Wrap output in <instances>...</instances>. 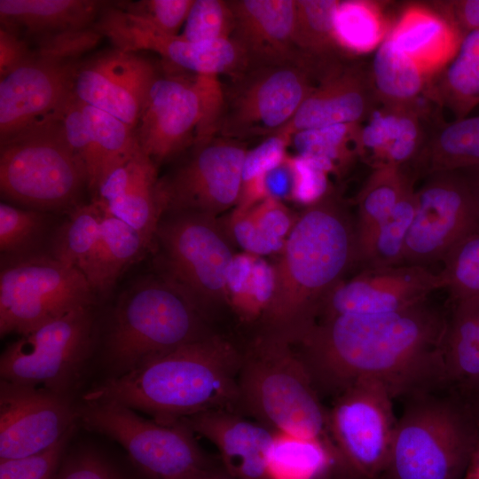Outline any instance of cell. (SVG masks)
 I'll return each mask as SVG.
<instances>
[{"instance_id": "56", "label": "cell", "mask_w": 479, "mask_h": 479, "mask_svg": "<svg viewBox=\"0 0 479 479\" xmlns=\"http://www.w3.org/2000/svg\"><path fill=\"white\" fill-rule=\"evenodd\" d=\"M198 479H233L222 467L221 463L200 476Z\"/></svg>"}, {"instance_id": "15", "label": "cell", "mask_w": 479, "mask_h": 479, "mask_svg": "<svg viewBox=\"0 0 479 479\" xmlns=\"http://www.w3.org/2000/svg\"><path fill=\"white\" fill-rule=\"evenodd\" d=\"M193 145L186 161L159 178L162 216L192 212L216 217L238 205L247 152L245 143L216 136Z\"/></svg>"}, {"instance_id": "22", "label": "cell", "mask_w": 479, "mask_h": 479, "mask_svg": "<svg viewBox=\"0 0 479 479\" xmlns=\"http://www.w3.org/2000/svg\"><path fill=\"white\" fill-rule=\"evenodd\" d=\"M158 182L157 165L138 145L106 174L92 200L105 213L131 226L153 246L162 217Z\"/></svg>"}, {"instance_id": "36", "label": "cell", "mask_w": 479, "mask_h": 479, "mask_svg": "<svg viewBox=\"0 0 479 479\" xmlns=\"http://www.w3.org/2000/svg\"><path fill=\"white\" fill-rule=\"evenodd\" d=\"M102 216L94 200L70 210L53 234L50 255L83 273L99 237Z\"/></svg>"}, {"instance_id": "41", "label": "cell", "mask_w": 479, "mask_h": 479, "mask_svg": "<svg viewBox=\"0 0 479 479\" xmlns=\"http://www.w3.org/2000/svg\"><path fill=\"white\" fill-rule=\"evenodd\" d=\"M274 289L273 267L261 259L233 268L228 279V302L245 320L262 321Z\"/></svg>"}, {"instance_id": "39", "label": "cell", "mask_w": 479, "mask_h": 479, "mask_svg": "<svg viewBox=\"0 0 479 479\" xmlns=\"http://www.w3.org/2000/svg\"><path fill=\"white\" fill-rule=\"evenodd\" d=\"M440 98L457 116L465 118L479 105V30L467 33L446 67Z\"/></svg>"}, {"instance_id": "3", "label": "cell", "mask_w": 479, "mask_h": 479, "mask_svg": "<svg viewBox=\"0 0 479 479\" xmlns=\"http://www.w3.org/2000/svg\"><path fill=\"white\" fill-rule=\"evenodd\" d=\"M357 264V226L328 192L295 221L273 267L274 289L263 331L296 340L314 322L328 293Z\"/></svg>"}, {"instance_id": "16", "label": "cell", "mask_w": 479, "mask_h": 479, "mask_svg": "<svg viewBox=\"0 0 479 479\" xmlns=\"http://www.w3.org/2000/svg\"><path fill=\"white\" fill-rule=\"evenodd\" d=\"M415 197L404 264L443 261L457 243L479 233V192L460 170L429 174Z\"/></svg>"}, {"instance_id": "58", "label": "cell", "mask_w": 479, "mask_h": 479, "mask_svg": "<svg viewBox=\"0 0 479 479\" xmlns=\"http://www.w3.org/2000/svg\"><path fill=\"white\" fill-rule=\"evenodd\" d=\"M463 400L467 404L479 424V393Z\"/></svg>"}, {"instance_id": "38", "label": "cell", "mask_w": 479, "mask_h": 479, "mask_svg": "<svg viewBox=\"0 0 479 479\" xmlns=\"http://www.w3.org/2000/svg\"><path fill=\"white\" fill-rule=\"evenodd\" d=\"M357 123L335 124L296 132L290 137L297 154L326 172L337 171L360 151Z\"/></svg>"}, {"instance_id": "44", "label": "cell", "mask_w": 479, "mask_h": 479, "mask_svg": "<svg viewBox=\"0 0 479 479\" xmlns=\"http://www.w3.org/2000/svg\"><path fill=\"white\" fill-rule=\"evenodd\" d=\"M48 224L45 212L1 202V255L19 256L36 253Z\"/></svg>"}, {"instance_id": "14", "label": "cell", "mask_w": 479, "mask_h": 479, "mask_svg": "<svg viewBox=\"0 0 479 479\" xmlns=\"http://www.w3.org/2000/svg\"><path fill=\"white\" fill-rule=\"evenodd\" d=\"M394 397L381 382L365 379L348 387L328 411V429L352 479H382L397 419Z\"/></svg>"}, {"instance_id": "31", "label": "cell", "mask_w": 479, "mask_h": 479, "mask_svg": "<svg viewBox=\"0 0 479 479\" xmlns=\"http://www.w3.org/2000/svg\"><path fill=\"white\" fill-rule=\"evenodd\" d=\"M420 136L416 114L389 108L374 113L369 123L360 130V151L372 153L375 166L403 167L418 156Z\"/></svg>"}, {"instance_id": "52", "label": "cell", "mask_w": 479, "mask_h": 479, "mask_svg": "<svg viewBox=\"0 0 479 479\" xmlns=\"http://www.w3.org/2000/svg\"><path fill=\"white\" fill-rule=\"evenodd\" d=\"M34 56L28 42L4 27H0V77Z\"/></svg>"}, {"instance_id": "35", "label": "cell", "mask_w": 479, "mask_h": 479, "mask_svg": "<svg viewBox=\"0 0 479 479\" xmlns=\"http://www.w3.org/2000/svg\"><path fill=\"white\" fill-rule=\"evenodd\" d=\"M415 160L426 175L479 166V115L445 126Z\"/></svg>"}, {"instance_id": "11", "label": "cell", "mask_w": 479, "mask_h": 479, "mask_svg": "<svg viewBox=\"0 0 479 479\" xmlns=\"http://www.w3.org/2000/svg\"><path fill=\"white\" fill-rule=\"evenodd\" d=\"M97 296L83 273L50 254L1 256L0 334H26Z\"/></svg>"}, {"instance_id": "5", "label": "cell", "mask_w": 479, "mask_h": 479, "mask_svg": "<svg viewBox=\"0 0 479 479\" xmlns=\"http://www.w3.org/2000/svg\"><path fill=\"white\" fill-rule=\"evenodd\" d=\"M206 315L178 287L161 277H145L123 291L108 318L104 358L111 376L212 334Z\"/></svg>"}, {"instance_id": "30", "label": "cell", "mask_w": 479, "mask_h": 479, "mask_svg": "<svg viewBox=\"0 0 479 479\" xmlns=\"http://www.w3.org/2000/svg\"><path fill=\"white\" fill-rule=\"evenodd\" d=\"M267 465L270 479H352L334 448L288 433L275 432Z\"/></svg>"}, {"instance_id": "24", "label": "cell", "mask_w": 479, "mask_h": 479, "mask_svg": "<svg viewBox=\"0 0 479 479\" xmlns=\"http://www.w3.org/2000/svg\"><path fill=\"white\" fill-rule=\"evenodd\" d=\"M232 39L251 67L299 59L294 43L296 0H232Z\"/></svg>"}, {"instance_id": "20", "label": "cell", "mask_w": 479, "mask_h": 479, "mask_svg": "<svg viewBox=\"0 0 479 479\" xmlns=\"http://www.w3.org/2000/svg\"><path fill=\"white\" fill-rule=\"evenodd\" d=\"M159 73L151 60L112 48L80 59L73 76V96L122 120L134 130L148 91Z\"/></svg>"}, {"instance_id": "45", "label": "cell", "mask_w": 479, "mask_h": 479, "mask_svg": "<svg viewBox=\"0 0 479 479\" xmlns=\"http://www.w3.org/2000/svg\"><path fill=\"white\" fill-rule=\"evenodd\" d=\"M439 272L453 303L479 301V233L457 243Z\"/></svg>"}, {"instance_id": "43", "label": "cell", "mask_w": 479, "mask_h": 479, "mask_svg": "<svg viewBox=\"0 0 479 479\" xmlns=\"http://www.w3.org/2000/svg\"><path fill=\"white\" fill-rule=\"evenodd\" d=\"M339 1L296 0L294 43L296 50L324 54L337 46L334 16Z\"/></svg>"}, {"instance_id": "6", "label": "cell", "mask_w": 479, "mask_h": 479, "mask_svg": "<svg viewBox=\"0 0 479 479\" xmlns=\"http://www.w3.org/2000/svg\"><path fill=\"white\" fill-rule=\"evenodd\" d=\"M479 424L458 395L409 399L397 419L382 479H462Z\"/></svg>"}, {"instance_id": "25", "label": "cell", "mask_w": 479, "mask_h": 479, "mask_svg": "<svg viewBox=\"0 0 479 479\" xmlns=\"http://www.w3.org/2000/svg\"><path fill=\"white\" fill-rule=\"evenodd\" d=\"M388 35L428 78L449 65L465 35L444 10L414 4L403 12Z\"/></svg>"}, {"instance_id": "1", "label": "cell", "mask_w": 479, "mask_h": 479, "mask_svg": "<svg viewBox=\"0 0 479 479\" xmlns=\"http://www.w3.org/2000/svg\"><path fill=\"white\" fill-rule=\"evenodd\" d=\"M446 315L426 302L402 310L317 319L291 342L320 393L336 397L357 381L408 399L448 387Z\"/></svg>"}, {"instance_id": "49", "label": "cell", "mask_w": 479, "mask_h": 479, "mask_svg": "<svg viewBox=\"0 0 479 479\" xmlns=\"http://www.w3.org/2000/svg\"><path fill=\"white\" fill-rule=\"evenodd\" d=\"M55 479H136L106 455L82 448L64 455Z\"/></svg>"}, {"instance_id": "46", "label": "cell", "mask_w": 479, "mask_h": 479, "mask_svg": "<svg viewBox=\"0 0 479 479\" xmlns=\"http://www.w3.org/2000/svg\"><path fill=\"white\" fill-rule=\"evenodd\" d=\"M290 138L283 134L267 137L257 146L247 150L242 169L240 196L236 209L245 210L266 198L265 174L287 156Z\"/></svg>"}, {"instance_id": "12", "label": "cell", "mask_w": 479, "mask_h": 479, "mask_svg": "<svg viewBox=\"0 0 479 479\" xmlns=\"http://www.w3.org/2000/svg\"><path fill=\"white\" fill-rule=\"evenodd\" d=\"M95 333L94 306L46 322L4 349L1 380L67 395L82 375Z\"/></svg>"}, {"instance_id": "55", "label": "cell", "mask_w": 479, "mask_h": 479, "mask_svg": "<svg viewBox=\"0 0 479 479\" xmlns=\"http://www.w3.org/2000/svg\"><path fill=\"white\" fill-rule=\"evenodd\" d=\"M462 479H479V437Z\"/></svg>"}, {"instance_id": "42", "label": "cell", "mask_w": 479, "mask_h": 479, "mask_svg": "<svg viewBox=\"0 0 479 479\" xmlns=\"http://www.w3.org/2000/svg\"><path fill=\"white\" fill-rule=\"evenodd\" d=\"M77 101L98 159L101 181L110 169L137 149L135 131L115 116Z\"/></svg>"}, {"instance_id": "8", "label": "cell", "mask_w": 479, "mask_h": 479, "mask_svg": "<svg viewBox=\"0 0 479 479\" xmlns=\"http://www.w3.org/2000/svg\"><path fill=\"white\" fill-rule=\"evenodd\" d=\"M224 105L219 76L158 75L146 96L135 137L156 164L188 145L217 136Z\"/></svg>"}, {"instance_id": "10", "label": "cell", "mask_w": 479, "mask_h": 479, "mask_svg": "<svg viewBox=\"0 0 479 479\" xmlns=\"http://www.w3.org/2000/svg\"><path fill=\"white\" fill-rule=\"evenodd\" d=\"M154 241L160 274L207 316L228 302L227 276L235 256L227 230L216 217L192 212L162 216Z\"/></svg>"}, {"instance_id": "51", "label": "cell", "mask_w": 479, "mask_h": 479, "mask_svg": "<svg viewBox=\"0 0 479 479\" xmlns=\"http://www.w3.org/2000/svg\"><path fill=\"white\" fill-rule=\"evenodd\" d=\"M289 159L294 173L293 200L309 206L328 192L327 172L299 155Z\"/></svg>"}, {"instance_id": "7", "label": "cell", "mask_w": 479, "mask_h": 479, "mask_svg": "<svg viewBox=\"0 0 479 479\" xmlns=\"http://www.w3.org/2000/svg\"><path fill=\"white\" fill-rule=\"evenodd\" d=\"M59 117L0 142V191L5 200L45 213L79 205L88 188L87 173Z\"/></svg>"}, {"instance_id": "47", "label": "cell", "mask_w": 479, "mask_h": 479, "mask_svg": "<svg viewBox=\"0 0 479 479\" xmlns=\"http://www.w3.org/2000/svg\"><path fill=\"white\" fill-rule=\"evenodd\" d=\"M233 27L230 1L194 0L178 35L188 42H213L230 39Z\"/></svg>"}, {"instance_id": "28", "label": "cell", "mask_w": 479, "mask_h": 479, "mask_svg": "<svg viewBox=\"0 0 479 479\" xmlns=\"http://www.w3.org/2000/svg\"><path fill=\"white\" fill-rule=\"evenodd\" d=\"M152 248L135 229L103 211L99 237L83 271L95 295H107L122 274Z\"/></svg>"}, {"instance_id": "13", "label": "cell", "mask_w": 479, "mask_h": 479, "mask_svg": "<svg viewBox=\"0 0 479 479\" xmlns=\"http://www.w3.org/2000/svg\"><path fill=\"white\" fill-rule=\"evenodd\" d=\"M233 82L224 90L217 136L242 141L277 133L314 88L299 59L251 67Z\"/></svg>"}, {"instance_id": "40", "label": "cell", "mask_w": 479, "mask_h": 479, "mask_svg": "<svg viewBox=\"0 0 479 479\" xmlns=\"http://www.w3.org/2000/svg\"><path fill=\"white\" fill-rule=\"evenodd\" d=\"M382 12L376 3L351 0L338 2L334 16L337 46L363 54L381 45L387 32Z\"/></svg>"}, {"instance_id": "33", "label": "cell", "mask_w": 479, "mask_h": 479, "mask_svg": "<svg viewBox=\"0 0 479 479\" xmlns=\"http://www.w3.org/2000/svg\"><path fill=\"white\" fill-rule=\"evenodd\" d=\"M416 211L415 191L381 222L357 236V264L365 268L404 265L405 242Z\"/></svg>"}, {"instance_id": "34", "label": "cell", "mask_w": 479, "mask_h": 479, "mask_svg": "<svg viewBox=\"0 0 479 479\" xmlns=\"http://www.w3.org/2000/svg\"><path fill=\"white\" fill-rule=\"evenodd\" d=\"M372 75L375 92L389 108L411 113V107L425 91L428 79L408 56L396 48L389 35L377 49Z\"/></svg>"}, {"instance_id": "4", "label": "cell", "mask_w": 479, "mask_h": 479, "mask_svg": "<svg viewBox=\"0 0 479 479\" xmlns=\"http://www.w3.org/2000/svg\"><path fill=\"white\" fill-rule=\"evenodd\" d=\"M238 384L242 415L275 432L318 439L335 449L328 411L302 360L284 337L267 332L256 336L242 351Z\"/></svg>"}, {"instance_id": "18", "label": "cell", "mask_w": 479, "mask_h": 479, "mask_svg": "<svg viewBox=\"0 0 479 479\" xmlns=\"http://www.w3.org/2000/svg\"><path fill=\"white\" fill-rule=\"evenodd\" d=\"M79 60L34 55L1 77L0 142L61 115Z\"/></svg>"}, {"instance_id": "19", "label": "cell", "mask_w": 479, "mask_h": 479, "mask_svg": "<svg viewBox=\"0 0 479 479\" xmlns=\"http://www.w3.org/2000/svg\"><path fill=\"white\" fill-rule=\"evenodd\" d=\"M75 419L67 395L1 380L0 459L47 450L72 432Z\"/></svg>"}, {"instance_id": "37", "label": "cell", "mask_w": 479, "mask_h": 479, "mask_svg": "<svg viewBox=\"0 0 479 479\" xmlns=\"http://www.w3.org/2000/svg\"><path fill=\"white\" fill-rule=\"evenodd\" d=\"M412 190V179L403 167L389 164L375 166L357 196V236L386 218Z\"/></svg>"}, {"instance_id": "21", "label": "cell", "mask_w": 479, "mask_h": 479, "mask_svg": "<svg viewBox=\"0 0 479 479\" xmlns=\"http://www.w3.org/2000/svg\"><path fill=\"white\" fill-rule=\"evenodd\" d=\"M442 288L440 273H434L425 266L365 268L351 279L340 281L328 293L314 322L338 315L402 310L426 302L428 294Z\"/></svg>"}, {"instance_id": "9", "label": "cell", "mask_w": 479, "mask_h": 479, "mask_svg": "<svg viewBox=\"0 0 479 479\" xmlns=\"http://www.w3.org/2000/svg\"><path fill=\"white\" fill-rule=\"evenodd\" d=\"M82 420L121 444L142 479H198L220 464L204 452L183 420L161 423L111 401L85 402Z\"/></svg>"}, {"instance_id": "50", "label": "cell", "mask_w": 479, "mask_h": 479, "mask_svg": "<svg viewBox=\"0 0 479 479\" xmlns=\"http://www.w3.org/2000/svg\"><path fill=\"white\" fill-rule=\"evenodd\" d=\"M69 435L42 452L0 459V479H55Z\"/></svg>"}, {"instance_id": "32", "label": "cell", "mask_w": 479, "mask_h": 479, "mask_svg": "<svg viewBox=\"0 0 479 479\" xmlns=\"http://www.w3.org/2000/svg\"><path fill=\"white\" fill-rule=\"evenodd\" d=\"M294 221L280 200L265 198L247 209H234L226 230L247 253L266 255L280 252Z\"/></svg>"}, {"instance_id": "17", "label": "cell", "mask_w": 479, "mask_h": 479, "mask_svg": "<svg viewBox=\"0 0 479 479\" xmlns=\"http://www.w3.org/2000/svg\"><path fill=\"white\" fill-rule=\"evenodd\" d=\"M95 29L114 47L139 52L158 53L177 67L195 75H231L233 77L251 67L243 49L232 38L193 43L161 34L110 1L98 16Z\"/></svg>"}, {"instance_id": "23", "label": "cell", "mask_w": 479, "mask_h": 479, "mask_svg": "<svg viewBox=\"0 0 479 479\" xmlns=\"http://www.w3.org/2000/svg\"><path fill=\"white\" fill-rule=\"evenodd\" d=\"M183 420L216 447L222 467L233 479H270L267 461L275 431L228 410L207 411Z\"/></svg>"}, {"instance_id": "26", "label": "cell", "mask_w": 479, "mask_h": 479, "mask_svg": "<svg viewBox=\"0 0 479 479\" xmlns=\"http://www.w3.org/2000/svg\"><path fill=\"white\" fill-rule=\"evenodd\" d=\"M369 102L367 84L359 72L352 68L330 72L311 90L293 118L275 134L290 138L305 130L357 123L366 115Z\"/></svg>"}, {"instance_id": "29", "label": "cell", "mask_w": 479, "mask_h": 479, "mask_svg": "<svg viewBox=\"0 0 479 479\" xmlns=\"http://www.w3.org/2000/svg\"><path fill=\"white\" fill-rule=\"evenodd\" d=\"M443 351L448 386L462 399L479 393V301L454 303Z\"/></svg>"}, {"instance_id": "2", "label": "cell", "mask_w": 479, "mask_h": 479, "mask_svg": "<svg viewBox=\"0 0 479 479\" xmlns=\"http://www.w3.org/2000/svg\"><path fill=\"white\" fill-rule=\"evenodd\" d=\"M241 359L242 351L212 333L108 377L82 399L119 403L165 424L211 410L240 413Z\"/></svg>"}, {"instance_id": "53", "label": "cell", "mask_w": 479, "mask_h": 479, "mask_svg": "<svg viewBox=\"0 0 479 479\" xmlns=\"http://www.w3.org/2000/svg\"><path fill=\"white\" fill-rule=\"evenodd\" d=\"M287 154L286 159L270 169L264 177V190L266 198L278 200L283 199L292 200L294 190V173Z\"/></svg>"}, {"instance_id": "48", "label": "cell", "mask_w": 479, "mask_h": 479, "mask_svg": "<svg viewBox=\"0 0 479 479\" xmlns=\"http://www.w3.org/2000/svg\"><path fill=\"white\" fill-rule=\"evenodd\" d=\"M194 0L114 1L115 5L153 29L176 36Z\"/></svg>"}, {"instance_id": "54", "label": "cell", "mask_w": 479, "mask_h": 479, "mask_svg": "<svg viewBox=\"0 0 479 479\" xmlns=\"http://www.w3.org/2000/svg\"><path fill=\"white\" fill-rule=\"evenodd\" d=\"M444 10L464 35L479 30V0L453 1Z\"/></svg>"}, {"instance_id": "27", "label": "cell", "mask_w": 479, "mask_h": 479, "mask_svg": "<svg viewBox=\"0 0 479 479\" xmlns=\"http://www.w3.org/2000/svg\"><path fill=\"white\" fill-rule=\"evenodd\" d=\"M110 1L0 0L1 27L28 43L93 27Z\"/></svg>"}, {"instance_id": "57", "label": "cell", "mask_w": 479, "mask_h": 479, "mask_svg": "<svg viewBox=\"0 0 479 479\" xmlns=\"http://www.w3.org/2000/svg\"><path fill=\"white\" fill-rule=\"evenodd\" d=\"M460 170L472 183L479 192V166L458 169Z\"/></svg>"}]
</instances>
